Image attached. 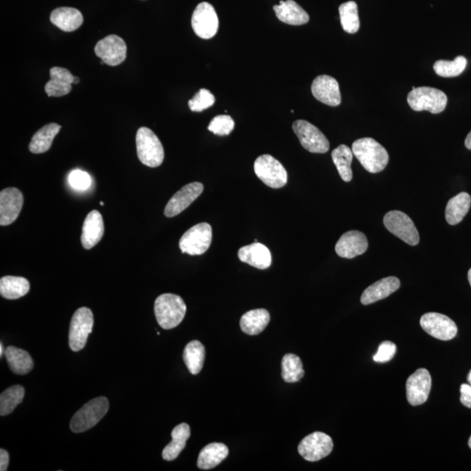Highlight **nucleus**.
I'll list each match as a JSON object with an SVG mask.
<instances>
[{"label": "nucleus", "mask_w": 471, "mask_h": 471, "mask_svg": "<svg viewBox=\"0 0 471 471\" xmlns=\"http://www.w3.org/2000/svg\"><path fill=\"white\" fill-rule=\"evenodd\" d=\"M69 184L78 191L88 190L91 185V177L87 172L76 170L70 173L69 177Z\"/></svg>", "instance_id": "a19ab883"}, {"label": "nucleus", "mask_w": 471, "mask_h": 471, "mask_svg": "<svg viewBox=\"0 0 471 471\" xmlns=\"http://www.w3.org/2000/svg\"><path fill=\"white\" fill-rule=\"evenodd\" d=\"M23 203V194L16 188H6L0 192V224L6 226L15 222Z\"/></svg>", "instance_id": "dca6fc26"}, {"label": "nucleus", "mask_w": 471, "mask_h": 471, "mask_svg": "<svg viewBox=\"0 0 471 471\" xmlns=\"http://www.w3.org/2000/svg\"><path fill=\"white\" fill-rule=\"evenodd\" d=\"M205 360V348L201 342L192 341L188 343L184 351V360L192 374L201 372Z\"/></svg>", "instance_id": "473e14b6"}, {"label": "nucleus", "mask_w": 471, "mask_h": 471, "mask_svg": "<svg viewBox=\"0 0 471 471\" xmlns=\"http://www.w3.org/2000/svg\"><path fill=\"white\" fill-rule=\"evenodd\" d=\"M469 446H470V448L471 449V437L469 439Z\"/></svg>", "instance_id": "3c124183"}, {"label": "nucleus", "mask_w": 471, "mask_h": 471, "mask_svg": "<svg viewBox=\"0 0 471 471\" xmlns=\"http://www.w3.org/2000/svg\"><path fill=\"white\" fill-rule=\"evenodd\" d=\"M238 259L259 270H266L272 265L270 250L260 243H254L239 249Z\"/></svg>", "instance_id": "4be33fe9"}, {"label": "nucleus", "mask_w": 471, "mask_h": 471, "mask_svg": "<svg viewBox=\"0 0 471 471\" xmlns=\"http://www.w3.org/2000/svg\"><path fill=\"white\" fill-rule=\"evenodd\" d=\"M78 82H80V78H78V77L74 76V85L78 84Z\"/></svg>", "instance_id": "de8ad7c7"}, {"label": "nucleus", "mask_w": 471, "mask_h": 471, "mask_svg": "<svg viewBox=\"0 0 471 471\" xmlns=\"http://www.w3.org/2000/svg\"><path fill=\"white\" fill-rule=\"evenodd\" d=\"M24 397L25 388L20 385L7 388L0 395V415H10L22 402Z\"/></svg>", "instance_id": "c9c22d12"}, {"label": "nucleus", "mask_w": 471, "mask_h": 471, "mask_svg": "<svg viewBox=\"0 0 471 471\" xmlns=\"http://www.w3.org/2000/svg\"><path fill=\"white\" fill-rule=\"evenodd\" d=\"M216 99L208 89L202 88L196 93L193 98L189 101V107L191 111L202 112L214 105Z\"/></svg>", "instance_id": "58836bf2"}, {"label": "nucleus", "mask_w": 471, "mask_h": 471, "mask_svg": "<svg viewBox=\"0 0 471 471\" xmlns=\"http://www.w3.org/2000/svg\"><path fill=\"white\" fill-rule=\"evenodd\" d=\"M6 349L4 348L3 343L0 344V357H2L4 355V353H5Z\"/></svg>", "instance_id": "49530a36"}, {"label": "nucleus", "mask_w": 471, "mask_h": 471, "mask_svg": "<svg viewBox=\"0 0 471 471\" xmlns=\"http://www.w3.org/2000/svg\"><path fill=\"white\" fill-rule=\"evenodd\" d=\"M187 306L180 296L172 294L160 295L155 301L157 322L163 329L177 327L184 319Z\"/></svg>", "instance_id": "f03ea898"}, {"label": "nucleus", "mask_w": 471, "mask_h": 471, "mask_svg": "<svg viewBox=\"0 0 471 471\" xmlns=\"http://www.w3.org/2000/svg\"><path fill=\"white\" fill-rule=\"evenodd\" d=\"M9 454L6 449H0V470L6 471L9 465Z\"/></svg>", "instance_id": "c03bdc74"}, {"label": "nucleus", "mask_w": 471, "mask_h": 471, "mask_svg": "<svg viewBox=\"0 0 471 471\" xmlns=\"http://www.w3.org/2000/svg\"><path fill=\"white\" fill-rule=\"evenodd\" d=\"M229 455V449L220 442H213L206 445L199 453L198 467L199 469L209 470L219 465Z\"/></svg>", "instance_id": "a878e982"}, {"label": "nucleus", "mask_w": 471, "mask_h": 471, "mask_svg": "<svg viewBox=\"0 0 471 471\" xmlns=\"http://www.w3.org/2000/svg\"><path fill=\"white\" fill-rule=\"evenodd\" d=\"M203 185L198 182L185 185L167 203L164 215L173 217L186 210L203 193Z\"/></svg>", "instance_id": "f3484780"}, {"label": "nucleus", "mask_w": 471, "mask_h": 471, "mask_svg": "<svg viewBox=\"0 0 471 471\" xmlns=\"http://www.w3.org/2000/svg\"><path fill=\"white\" fill-rule=\"evenodd\" d=\"M396 345L391 341H384L378 348V351L374 356V360L378 363H386L390 362L395 355Z\"/></svg>", "instance_id": "79ce46f5"}, {"label": "nucleus", "mask_w": 471, "mask_h": 471, "mask_svg": "<svg viewBox=\"0 0 471 471\" xmlns=\"http://www.w3.org/2000/svg\"><path fill=\"white\" fill-rule=\"evenodd\" d=\"M273 10L278 20L292 26H301L309 21L308 13L294 0L280 1L275 5Z\"/></svg>", "instance_id": "b1692460"}, {"label": "nucleus", "mask_w": 471, "mask_h": 471, "mask_svg": "<svg viewBox=\"0 0 471 471\" xmlns=\"http://www.w3.org/2000/svg\"><path fill=\"white\" fill-rule=\"evenodd\" d=\"M342 28L348 34H355L360 29L358 6L355 1L342 4L339 7Z\"/></svg>", "instance_id": "e433bc0d"}, {"label": "nucleus", "mask_w": 471, "mask_h": 471, "mask_svg": "<svg viewBox=\"0 0 471 471\" xmlns=\"http://www.w3.org/2000/svg\"><path fill=\"white\" fill-rule=\"evenodd\" d=\"M109 409V402L104 396L91 400L74 414L70 423L71 430L83 433L92 429L105 416Z\"/></svg>", "instance_id": "7ed1b4c3"}, {"label": "nucleus", "mask_w": 471, "mask_h": 471, "mask_svg": "<svg viewBox=\"0 0 471 471\" xmlns=\"http://www.w3.org/2000/svg\"><path fill=\"white\" fill-rule=\"evenodd\" d=\"M334 442L323 432H314L306 437L298 447L299 455L308 462H317L327 458L333 451Z\"/></svg>", "instance_id": "9b49d317"}, {"label": "nucleus", "mask_w": 471, "mask_h": 471, "mask_svg": "<svg viewBox=\"0 0 471 471\" xmlns=\"http://www.w3.org/2000/svg\"><path fill=\"white\" fill-rule=\"evenodd\" d=\"M460 392H461V397H460V401H461L463 406L467 407V408L471 409V386L470 384H463L461 388H460Z\"/></svg>", "instance_id": "37998d69"}, {"label": "nucleus", "mask_w": 471, "mask_h": 471, "mask_svg": "<svg viewBox=\"0 0 471 471\" xmlns=\"http://www.w3.org/2000/svg\"><path fill=\"white\" fill-rule=\"evenodd\" d=\"M468 280H469L470 285V287H471V268L470 269L469 273H468Z\"/></svg>", "instance_id": "8fccbe9b"}, {"label": "nucleus", "mask_w": 471, "mask_h": 471, "mask_svg": "<svg viewBox=\"0 0 471 471\" xmlns=\"http://www.w3.org/2000/svg\"><path fill=\"white\" fill-rule=\"evenodd\" d=\"M172 441L163 451V458L165 461H173L186 447V442L191 437V428L187 423H181L171 432Z\"/></svg>", "instance_id": "bb28decb"}, {"label": "nucleus", "mask_w": 471, "mask_h": 471, "mask_svg": "<svg viewBox=\"0 0 471 471\" xmlns=\"http://www.w3.org/2000/svg\"><path fill=\"white\" fill-rule=\"evenodd\" d=\"M465 147L471 151V131L465 139Z\"/></svg>", "instance_id": "a18cd8bd"}, {"label": "nucleus", "mask_w": 471, "mask_h": 471, "mask_svg": "<svg viewBox=\"0 0 471 471\" xmlns=\"http://www.w3.org/2000/svg\"><path fill=\"white\" fill-rule=\"evenodd\" d=\"M50 20L60 30L70 33L81 27L83 16L80 11L72 7H60L53 11Z\"/></svg>", "instance_id": "393cba45"}, {"label": "nucleus", "mask_w": 471, "mask_h": 471, "mask_svg": "<svg viewBox=\"0 0 471 471\" xmlns=\"http://www.w3.org/2000/svg\"><path fill=\"white\" fill-rule=\"evenodd\" d=\"M30 290V283L27 278L6 276L0 280V294L6 299H18L27 295Z\"/></svg>", "instance_id": "2f4dec72"}, {"label": "nucleus", "mask_w": 471, "mask_h": 471, "mask_svg": "<svg viewBox=\"0 0 471 471\" xmlns=\"http://www.w3.org/2000/svg\"><path fill=\"white\" fill-rule=\"evenodd\" d=\"M60 128L62 127L59 124L50 123L39 130L32 138L29 145L30 151L34 154H43L48 151Z\"/></svg>", "instance_id": "c756f323"}, {"label": "nucleus", "mask_w": 471, "mask_h": 471, "mask_svg": "<svg viewBox=\"0 0 471 471\" xmlns=\"http://www.w3.org/2000/svg\"><path fill=\"white\" fill-rule=\"evenodd\" d=\"M369 248L365 234L359 231H350L341 235L335 245V252L343 259H353L362 255Z\"/></svg>", "instance_id": "6ab92c4d"}, {"label": "nucleus", "mask_w": 471, "mask_h": 471, "mask_svg": "<svg viewBox=\"0 0 471 471\" xmlns=\"http://www.w3.org/2000/svg\"><path fill=\"white\" fill-rule=\"evenodd\" d=\"M95 53L106 65L116 67L126 60L127 45L117 35H109L96 44Z\"/></svg>", "instance_id": "4468645a"}, {"label": "nucleus", "mask_w": 471, "mask_h": 471, "mask_svg": "<svg viewBox=\"0 0 471 471\" xmlns=\"http://www.w3.org/2000/svg\"><path fill=\"white\" fill-rule=\"evenodd\" d=\"M470 206L471 196L466 192H461L449 200L445 210V217L448 224L456 226L461 223L469 212Z\"/></svg>", "instance_id": "c85d7f7f"}, {"label": "nucleus", "mask_w": 471, "mask_h": 471, "mask_svg": "<svg viewBox=\"0 0 471 471\" xmlns=\"http://www.w3.org/2000/svg\"><path fill=\"white\" fill-rule=\"evenodd\" d=\"M423 329L430 336L440 341H451L458 334V327L451 318L444 314L428 313L420 320Z\"/></svg>", "instance_id": "ddd939ff"}, {"label": "nucleus", "mask_w": 471, "mask_h": 471, "mask_svg": "<svg viewBox=\"0 0 471 471\" xmlns=\"http://www.w3.org/2000/svg\"><path fill=\"white\" fill-rule=\"evenodd\" d=\"M256 176L267 186L280 189L287 184V172L280 163L270 155L258 157L254 163Z\"/></svg>", "instance_id": "0eeeda50"}, {"label": "nucleus", "mask_w": 471, "mask_h": 471, "mask_svg": "<svg viewBox=\"0 0 471 471\" xmlns=\"http://www.w3.org/2000/svg\"><path fill=\"white\" fill-rule=\"evenodd\" d=\"M191 26L199 38L209 39L215 36L219 27L215 8L210 3L198 4L192 14Z\"/></svg>", "instance_id": "f8f14e48"}, {"label": "nucleus", "mask_w": 471, "mask_h": 471, "mask_svg": "<svg viewBox=\"0 0 471 471\" xmlns=\"http://www.w3.org/2000/svg\"><path fill=\"white\" fill-rule=\"evenodd\" d=\"M305 376L301 358L294 353H287L282 359V378L287 383H297Z\"/></svg>", "instance_id": "f704fd0d"}, {"label": "nucleus", "mask_w": 471, "mask_h": 471, "mask_svg": "<svg viewBox=\"0 0 471 471\" xmlns=\"http://www.w3.org/2000/svg\"><path fill=\"white\" fill-rule=\"evenodd\" d=\"M74 76L69 70L55 67L50 70V81L45 86V91L49 97H62L72 90Z\"/></svg>", "instance_id": "412c9836"}, {"label": "nucleus", "mask_w": 471, "mask_h": 471, "mask_svg": "<svg viewBox=\"0 0 471 471\" xmlns=\"http://www.w3.org/2000/svg\"><path fill=\"white\" fill-rule=\"evenodd\" d=\"M384 226L388 231L402 239L406 244L415 246L419 244L420 237L415 224L405 213L392 210L384 217Z\"/></svg>", "instance_id": "1a4fd4ad"}, {"label": "nucleus", "mask_w": 471, "mask_h": 471, "mask_svg": "<svg viewBox=\"0 0 471 471\" xmlns=\"http://www.w3.org/2000/svg\"><path fill=\"white\" fill-rule=\"evenodd\" d=\"M6 359L10 369L14 374H27L34 369V360L31 355L23 349L10 346L6 348Z\"/></svg>", "instance_id": "7c9ffc66"}, {"label": "nucleus", "mask_w": 471, "mask_h": 471, "mask_svg": "<svg viewBox=\"0 0 471 471\" xmlns=\"http://www.w3.org/2000/svg\"><path fill=\"white\" fill-rule=\"evenodd\" d=\"M467 60L465 57L458 56L452 62L437 60L434 64V71L437 76L445 78L456 77L465 70Z\"/></svg>", "instance_id": "4c0bfd02"}, {"label": "nucleus", "mask_w": 471, "mask_h": 471, "mask_svg": "<svg viewBox=\"0 0 471 471\" xmlns=\"http://www.w3.org/2000/svg\"><path fill=\"white\" fill-rule=\"evenodd\" d=\"M353 151L347 145L341 144L332 152V159L336 166L339 174L344 182H350L353 178L351 168Z\"/></svg>", "instance_id": "72a5a7b5"}, {"label": "nucleus", "mask_w": 471, "mask_h": 471, "mask_svg": "<svg viewBox=\"0 0 471 471\" xmlns=\"http://www.w3.org/2000/svg\"><path fill=\"white\" fill-rule=\"evenodd\" d=\"M137 156L144 165L156 168L163 163L164 149L157 135L148 128H139L137 137Z\"/></svg>", "instance_id": "20e7f679"}, {"label": "nucleus", "mask_w": 471, "mask_h": 471, "mask_svg": "<svg viewBox=\"0 0 471 471\" xmlns=\"http://www.w3.org/2000/svg\"><path fill=\"white\" fill-rule=\"evenodd\" d=\"M104 234V223L98 210H92L86 217L82 226L81 244L86 250L95 247Z\"/></svg>", "instance_id": "aec40b11"}, {"label": "nucleus", "mask_w": 471, "mask_h": 471, "mask_svg": "<svg viewBox=\"0 0 471 471\" xmlns=\"http://www.w3.org/2000/svg\"><path fill=\"white\" fill-rule=\"evenodd\" d=\"M432 387V379L425 369H417L409 377L406 383L407 399L410 405L419 406L423 404L429 398Z\"/></svg>", "instance_id": "2eb2a0df"}, {"label": "nucleus", "mask_w": 471, "mask_h": 471, "mask_svg": "<svg viewBox=\"0 0 471 471\" xmlns=\"http://www.w3.org/2000/svg\"><path fill=\"white\" fill-rule=\"evenodd\" d=\"M235 123L230 116L221 115L214 117L208 127V130L213 134L224 137L229 135L234 130Z\"/></svg>", "instance_id": "ea45409f"}, {"label": "nucleus", "mask_w": 471, "mask_h": 471, "mask_svg": "<svg viewBox=\"0 0 471 471\" xmlns=\"http://www.w3.org/2000/svg\"><path fill=\"white\" fill-rule=\"evenodd\" d=\"M467 379H468L469 383L471 386V370L470 371V373L468 374V377H467Z\"/></svg>", "instance_id": "09e8293b"}, {"label": "nucleus", "mask_w": 471, "mask_h": 471, "mask_svg": "<svg viewBox=\"0 0 471 471\" xmlns=\"http://www.w3.org/2000/svg\"><path fill=\"white\" fill-rule=\"evenodd\" d=\"M270 313L266 309H255L245 313L240 320V327L245 334L259 335L270 322Z\"/></svg>", "instance_id": "cd10ccee"}, {"label": "nucleus", "mask_w": 471, "mask_h": 471, "mask_svg": "<svg viewBox=\"0 0 471 471\" xmlns=\"http://www.w3.org/2000/svg\"><path fill=\"white\" fill-rule=\"evenodd\" d=\"M93 327L94 315L91 310L88 308H78L70 323L69 341L71 350L78 352L85 348Z\"/></svg>", "instance_id": "6e6552de"}, {"label": "nucleus", "mask_w": 471, "mask_h": 471, "mask_svg": "<svg viewBox=\"0 0 471 471\" xmlns=\"http://www.w3.org/2000/svg\"><path fill=\"white\" fill-rule=\"evenodd\" d=\"M100 205H104V203L101 202V203H100Z\"/></svg>", "instance_id": "603ef678"}, {"label": "nucleus", "mask_w": 471, "mask_h": 471, "mask_svg": "<svg viewBox=\"0 0 471 471\" xmlns=\"http://www.w3.org/2000/svg\"><path fill=\"white\" fill-rule=\"evenodd\" d=\"M312 93L314 97L324 104L331 107H337L341 104L340 86L333 77L325 74V76L314 78Z\"/></svg>", "instance_id": "a211bd4d"}, {"label": "nucleus", "mask_w": 471, "mask_h": 471, "mask_svg": "<svg viewBox=\"0 0 471 471\" xmlns=\"http://www.w3.org/2000/svg\"><path fill=\"white\" fill-rule=\"evenodd\" d=\"M353 154L369 173H379L388 165L390 156L386 149L374 139L366 137L353 142Z\"/></svg>", "instance_id": "f257e3e1"}, {"label": "nucleus", "mask_w": 471, "mask_h": 471, "mask_svg": "<svg viewBox=\"0 0 471 471\" xmlns=\"http://www.w3.org/2000/svg\"><path fill=\"white\" fill-rule=\"evenodd\" d=\"M401 287V282L396 277L384 278L371 285L363 292L360 302L362 305H370L381 301L394 294Z\"/></svg>", "instance_id": "5701e85b"}, {"label": "nucleus", "mask_w": 471, "mask_h": 471, "mask_svg": "<svg viewBox=\"0 0 471 471\" xmlns=\"http://www.w3.org/2000/svg\"><path fill=\"white\" fill-rule=\"evenodd\" d=\"M212 241V228L210 224L201 223L191 227L179 241L181 252L191 256L202 255L208 251Z\"/></svg>", "instance_id": "423d86ee"}, {"label": "nucleus", "mask_w": 471, "mask_h": 471, "mask_svg": "<svg viewBox=\"0 0 471 471\" xmlns=\"http://www.w3.org/2000/svg\"><path fill=\"white\" fill-rule=\"evenodd\" d=\"M292 130L297 135L302 147L306 151L319 154H324L329 151V142L326 135L308 121L304 120L294 121Z\"/></svg>", "instance_id": "9d476101"}, {"label": "nucleus", "mask_w": 471, "mask_h": 471, "mask_svg": "<svg viewBox=\"0 0 471 471\" xmlns=\"http://www.w3.org/2000/svg\"><path fill=\"white\" fill-rule=\"evenodd\" d=\"M447 95L437 88L420 87L412 89L408 95V103L415 111L440 114L447 106Z\"/></svg>", "instance_id": "39448f33"}]
</instances>
